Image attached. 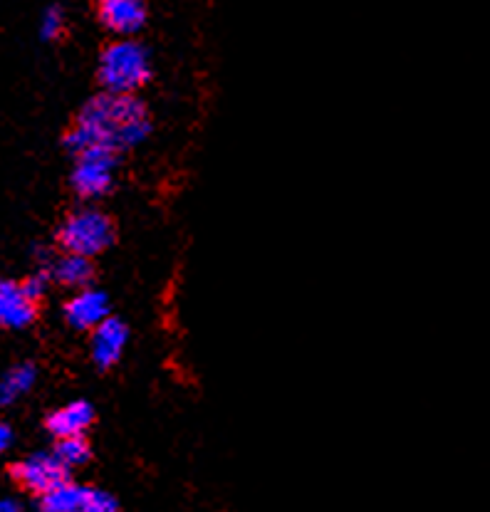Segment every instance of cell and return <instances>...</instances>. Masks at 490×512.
<instances>
[{
	"mask_svg": "<svg viewBox=\"0 0 490 512\" xmlns=\"http://www.w3.org/2000/svg\"><path fill=\"white\" fill-rule=\"evenodd\" d=\"M95 421V409L90 406V401H70L62 409L52 411L48 416V431L60 441V438H72V436H85L87 428Z\"/></svg>",
	"mask_w": 490,
	"mask_h": 512,
	"instance_id": "30bf717a",
	"label": "cell"
},
{
	"mask_svg": "<svg viewBox=\"0 0 490 512\" xmlns=\"http://www.w3.org/2000/svg\"><path fill=\"white\" fill-rule=\"evenodd\" d=\"M38 317V302L25 292L23 282L0 280V327L25 329Z\"/></svg>",
	"mask_w": 490,
	"mask_h": 512,
	"instance_id": "8992f818",
	"label": "cell"
},
{
	"mask_svg": "<svg viewBox=\"0 0 490 512\" xmlns=\"http://www.w3.org/2000/svg\"><path fill=\"white\" fill-rule=\"evenodd\" d=\"M57 456V461L62 463L67 470L80 468L90 461V443L85 441V436H72V438H60L52 451Z\"/></svg>",
	"mask_w": 490,
	"mask_h": 512,
	"instance_id": "5bb4252c",
	"label": "cell"
},
{
	"mask_svg": "<svg viewBox=\"0 0 490 512\" xmlns=\"http://www.w3.org/2000/svg\"><path fill=\"white\" fill-rule=\"evenodd\" d=\"M109 317V300L102 290H85L70 297L65 305L67 325L75 329H95Z\"/></svg>",
	"mask_w": 490,
	"mask_h": 512,
	"instance_id": "ba28073f",
	"label": "cell"
},
{
	"mask_svg": "<svg viewBox=\"0 0 490 512\" xmlns=\"http://www.w3.org/2000/svg\"><path fill=\"white\" fill-rule=\"evenodd\" d=\"M57 238L67 253L92 260L114 243V223L97 208H80L62 221Z\"/></svg>",
	"mask_w": 490,
	"mask_h": 512,
	"instance_id": "3957f363",
	"label": "cell"
},
{
	"mask_svg": "<svg viewBox=\"0 0 490 512\" xmlns=\"http://www.w3.org/2000/svg\"><path fill=\"white\" fill-rule=\"evenodd\" d=\"M23 287H25V292H28V295L33 297L35 302H38L40 297H43L45 287H48V278H45L43 273H38V275H33V278L25 280V282H23Z\"/></svg>",
	"mask_w": 490,
	"mask_h": 512,
	"instance_id": "e0dca14e",
	"label": "cell"
},
{
	"mask_svg": "<svg viewBox=\"0 0 490 512\" xmlns=\"http://www.w3.org/2000/svg\"><path fill=\"white\" fill-rule=\"evenodd\" d=\"M55 280L65 287H75V290H85L90 285L92 275H95V268H92L90 258H82V255H62L55 263V270H52Z\"/></svg>",
	"mask_w": 490,
	"mask_h": 512,
	"instance_id": "4fadbf2b",
	"label": "cell"
},
{
	"mask_svg": "<svg viewBox=\"0 0 490 512\" xmlns=\"http://www.w3.org/2000/svg\"><path fill=\"white\" fill-rule=\"evenodd\" d=\"M35 379H38L35 364L23 362L10 367L8 372L0 376V406H10L18 399H23V396L33 389Z\"/></svg>",
	"mask_w": 490,
	"mask_h": 512,
	"instance_id": "8fae6325",
	"label": "cell"
},
{
	"mask_svg": "<svg viewBox=\"0 0 490 512\" xmlns=\"http://www.w3.org/2000/svg\"><path fill=\"white\" fill-rule=\"evenodd\" d=\"M99 20L114 35H134L147 23L144 0H99Z\"/></svg>",
	"mask_w": 490,
	"mask_h": 512,
	"instance_id": "52a82bcc",
	"label": "cell"
},
{
	"mask_svg": "<svg viewBox=\"0 0 490 512\" xmlns=\"http://www.w3.org/2000/svg\"><path fill=\"white\" fill-rule=\"evenodd\" d=\"M97 77L109 94H134L142 90L151 77L147 47L137 40H117L107 45L99 57Z\"/></svg>",
	"mask_w": 490,
	"mask_h": 512,
	"instance_id": "7a4b0ae2",
	"label": "cell"
},
{
	"mask_svg": "<svg viewBox=\"0 0 490 512\" xmlns=\"http://www.w3.org/2000/svg\"><path fill=\"white\" fill-rule=\"evenodd\" d=\"M0 512H20L18 500H13V498H0Z\"/></svg>",
	"mask_w": 490,
	"mask_h": 512,
	"instance_id": "d6986e66",
	"label": "cell"
},
{
	"mask_svg": "<svg viewBox=\"0 0 490 512\" xmlns=\"http://www.w3.org/2000/svg\"><path fill=\"white\" fill-rule=\"evenodd\" d=\"M127 325L117 317H107L102 325L92 329V359L99 369H109L119 362L127 347Z\"/></svg>",
	"mask_w": 490,
	"mask_h": 512,
	"instance_id": "9c48e42d",
	"label": "cell"
},
{
	"mask_svg": "<svg viewBox=\"0 0 490 512\" xmlns=\"http://www.w3.org/2000/svg\"><path fill=\"white\" fill-rule=\"evenodd\" d=\"M80 512H119V503L114 500V495L104 493V490L87 488Z\"/></svg>",
	"mask_w": 490,
	"mask_h": 512,
	"instance_id": "9a60e30c",
	"label": "cell"
},
{
	"mask_svg": "<svg viewBox=\"0 0 490 512\" xmlns=\"http://www.w3.org/2000/svg\"><path fill=\"white\" fill-rule=\"evenodd\" d=\"M87 485L72 483L65 480L57 488H52L50 493L40 495V510L43 512H80L82 500H85Z\"/></svg>",
	"mask_w": 490,
	"mask_h": 512,
	"instance_id": "7c38bea8",
	"label": "cell"
},
{
	"mask_svg": "<svg viewBox=\"0 0 490 512\" xmlns=\"http://www.w3.org/2000/svg\"><path fill=\"white\" fill-rule=\"evenodd\" d=\"M67 473L70 470L57 461L55 453H33V456H25L23 461L13 466V478L35 495H45L60 483H65Z\"/></svg>",
	"mask_w": 490,
	"mask_h": 512,
	"instance_id": "5b68a950",
	"label": "cell"
},
{
	"mask_svg": "<svg viewBox=\"0 0 490 512\" xmlns=\"http://www.w3.org/2000/svg\"><path fill=\"white\" fill-rule=\"evenodd\" d=\"M13 446V428L5 421H0V453H5Z\"/></svg>",
	"mask_w": 490,
	"mask_h": 512,
	"instance_id": "ac0fdd59",
	"label": "cell"
},
{
	"mask_svg": "<svg viewBox=\"0 0 490 512\" xmlns=\"http://www.w3.org/2000/svg\"><path fill=\"white\" fill-rule=\"evenodd\" d=\"M62 30H65V15H62V10L57 8V5H52L43 13V18H40V35H43V40H57L62 35Z\"/></svg>",
	"mask_w": 490,
	"mask_h": 512,
	"instance_id": "2e32d148",
	"label": "cell"
},
{
	"mask_svg": "<svg viewBox=\"0 0 490 512\" xmlns=\"http://www.w3.org/2000/svg\"><path fill=\"white\" fill-rule=\"evenodd\" d=\"M117 151L112 149H87L77 154L72 186L82 198H102L112 188Z\"/></svg>",
	"mask_w": 490,
	"mask_h": 512,
	"instance_id": "277c9868",
	"label": "cell"
},
{
	"mask_svg": "<svg viewBox=\"0 0 490 512\" xmlns=\"http://www.w3.org/2000/svg\"><path fill=\"white\" fill-rule=\"evenodd\" d=\"M151 129L147 107L134 94H99L82 107L75 127L67 132V149H112L139 144Z\"/></svg>",
	"mask_w": 490,
	"mask_h": 512,
	"instance_id": "6da1fadb",
	"label": "cell"
}]
</instances>
